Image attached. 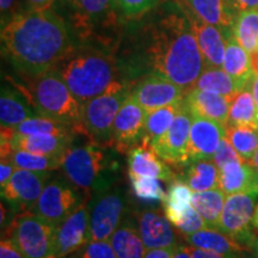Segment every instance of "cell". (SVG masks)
I'll return each instance as SVG.
<instances>
[{
    "label": "cell",
    "mask_w": 258,
    "mask_h": 258,
    "mask_svg": "<svg viewBox=\"0 0 258 258\" xmlns=\"http://www.w3.org/2000/svg\"><path fill=\"white\" fill-rule=\"evenodd\" d=\"M17 0H0V10H2V27L15 17V5Z\"/></svg>",
    "instance_id": "obj_46"
},
{
    "label": "cell",
    "mask_w": 258,
    "mask_h": 258,
    "mask_svg": "<svg viewBox=\"0 0 258 258\" xmlns=\"http://www.w3.org/2000/svg\"><path fill=\"white\" fill-rule=\"evenodd\" d=\"M258 192H237L227 195L218 230L249 251L258 238L253 228V214Z\"/></svg>",
    "instance_id": "obj_8"
},
{
    "label": "cell",
    "mask_w": 258,
    "mask_h": 258,
    "mask_svg": "<svg viewBox=\"0 0 258 258\" xmlns=\"http://www.w3.org/2000/svg\"><path fill=\"white\" fill-rule=\"evenodd\" d=\"M14 131L22 135H77L76 131L70 125L50 120V118L42 117V116L25 120L17 127H15Z\"/></svg>",
    "instance_id": "obj_38"
},
{
    "label": "cell",
    "mask_w": 258,
    "mask_h": 258,
    "mask_svg": "<svg viewBox=\"0 0 258 258\" xmlns=\"http://www.w3.org/2000/svg\"><path fill=\"white\" fill-rule=\"evenodd\" d=\"M233 34L247 53L258 51V9L241 12L235 18Z\"/></svg>",
    "instance_id": "obj_36"
},
{
    "label": "cell",
    "mask_w": 258,
    "mask_h": 258,
    "mask_svg": "<svg viewBox=\"0 0 258 258\" xmlns=\"http://www.w3.org/2000/svg\"><path fill=\"white\" fill-rule=\"evenodd\" d=\"M21 90L42 117L61 122L88 137L83 125V105L77 101L57 71L50 70L35 77H22V83L8 79Z\"/></svg>",
    "instance_id": "obj_3"
},
{
    "label": "cell",
    "mask_w": 258,
    "mask_h": 258,
    "mask_svg": "<svg viewBox=\"0 0 258 258\" xmlns=\"http://www.w3.org/2000/svg\"><path fill=\"white\" fill-rule=\"evenodd\" d=\"M222 70L235 80L240 91L250 86L253 78L250 54L240 46L234 36L228 38L226 43Z\"/></svg>",
    "instance_id": "obj_26"
},
{
    "label": "cell",
    "mask_w": 258,
    "mask_h": 258,
    "mask_svg": "<svg viewBox=\"0 0 258 258\" xmlns=\"http://www.w3.org/2000/svg\"><path fill=\"white\" fill-rule=\"evenodd\" d=\"M90 240L89 207L88 202H84L57 227L55 257L62 258L77 252Z\"/></svg>",
    "instance_id": "obj_15"
},
{
    "label": "cell",
    "mask_w": 258,
    "mask_h": 258,
    "mask_svg": "<svg viewBox=\"0 0 258 258\" xmlns=\"http://www.w3.org/2000/svg\"><path fill=\"white\" fill-rule=\"evenodd\" d=\"M227 124L258 127V110L250 88L243 90L232 99Z\"/></svg>",
    "instance_id": "obj_35"
},
{
    "label": "cell",
    "mask_w": 258,
    "mask_h": 258,
    "mask_svg": "<svg viewBox=\"0 0 258 258\" xmlns=\"http://www.w3.org/2000/svg\"><path fill=\"white\" fill-rule=\"evenodd\" d=\"M173 227L165 215L156 211H145L138 218V230L146 250L176 247L178 241Z\"/></svg>",
    "instance_id": "obj_20"
},
{
    "label": "cell",
    "mask_w": 258,
    "mask_h": 258,
    "mask_svg": "<svg viewBox=\"0 0 258 258\" xmlns=\"http://www.w3.org/2000/svg\"><path fill=\"white\" fill-rule=\"evenodd\" d=\"M132 190L134 195L145 203H163L166 199V192L159 179L154 177L129 176Z\"/></svg>",
    "instance_id": "obj_39"
},
{
    "label": "cell",
    "mask_w": 258,
    "mask_h": 258,
    "mask_svg": "<svg viewBox=\"0 0 258 258\" xmlns=\"http://www.w3.org/2000/svg\"><path fill=\"white\" fill-rule=\"evenodd\" d=\"M225 137L239 157L246 163H251L258 148V127L251 125H226Z\"/></svg>",
    "instance_id": "obj_34"
},
{
    "label": "cell",
    "mask_w": 258,
    "mask_h": 258,
    "mask_svg": "<svg viewBox=\"0 0 258 258\" xmlns=\"http://www.w3.org/2000/svg\"><path fill=\"white\" fill-rule=\"evenodd\" d=\"M225 134L226 128L224 124L208 118L192 116L188 146V163L213 160Z\"/></svg>",
    "instance_id": "obj_17"
},
{
    "label": "cell",
    "mask_w": 258,
    "mask_h": 258,
    "mask_svg": "<svg viewBox=\"0 0 258 258\" xmlns=\"http://www.w3.org/2000/svg\"><path fill=\"white\" fill-rule=\"evenodd\" d=\"M182 102L163 106V108L147 112L143 144L151 146V145L159 141L166 134V132L169 131L173 121H175L176 115L178 114Z\"/></svg>",
    "instance_id": "obj_32"
},
{
    "label": "cell",
    "mask_w": 258,
    "mask_h": 258,
    "mask_svg": "<svg viewBox=\"0 0 258 258\" xmlns=\"http://www.w3.org/2000/svg\"><path fill=\"white\" fill-rule=\"evenodd\" d=\"M189 246L219 254H243L246 251L237 241L215 228H203L195 233L185 235Z\"/></svg>",
    "instance_id": "obj_27"
},
{
    "label": "cell",
    "mask_w": 258,
    "mask_h": 258,
    "mask_svg": "<svg viewBox=\"0 0 258 258\" xmlns=\"http://www.w3.org/2000/svg\"><path fill=\"white\" fill-rule=\"evenodd\" d=\"M232 99L203 90L192 89L184 97V103L192 116L217 121L226 127Z\"/></svg>",
    "instance_id": "obj_22"
},
{
    "label": "cell",
    "mask_w": 258,
    "mask_h": 258,
    "mask_svg": "<svg viewBox=\"0 0 258 258\" xmlns=\"http://www.w3.org/2000/svg\"><path fill=\"white\" fill-rule=\"evenodd\" d=\"M192 190L184 180L176 178L169 184L166 199L163 202L164 215L175 226H178L185 218L190 206H191Z\"/></svg>",
    "instance_id": "obj_29"
},
{
    "label": "cell",
    "mask_w": 258,
    "mask_h": 258,
    "mask_svg": "<svg viewBox=\"0 0 258 258\" xmlns=\"http://www.w3.org/2000/svg\"><path fill=\"white\" fill-rule=\"evenodd\" d=\"M186 6L206 23L214 25L222 32L226 41L233 37L235 17L231 14L225 0H183Z\"/></svg>",
    "instance_id": "obj_25"
},
{
    "label": "cell",
    "mask_w": 258,
    "mask_h": 258,
    "mask_svg": "<svg viewBox=\"0 0 258 258\" xmlns=\"http://www.w3.org/2000/svg\"><path fill=\"white\" fill-rule=\"evenodd\" d=\"M76 135H22L16 133L14 128L2 127V138L8 139L14 150L42 154L50 157H63L72 146Z\"/></svg>",
    "instance_id": "obj_18"
},
{
    "label": "cell",
    "mask_w": 258,
    "mask_h": 258,
    "mask_svg": "<svg viewBox=\"0 0 258 258\" xmlns=\"http://www.w3.org/2000/svg\"><path fill=\"white\" fill-rule=\"evenodd\" d=\"M91 140L80 146H71L61 163L63 176L85 194L112 188L120 165L106 148Z\"/></svg>",
    "instance_id": "obj_5"
},
{
    "label": "cell",
    "mask_w": 258,
    "mask_h": 258,
    "mask_svg": "<svg viewBox=\"0 0 258 258\" xmlns=\"http://www.w3.org/2000/svg\"><path fill=\"white\" fill-rule=\"evenodd\" d=\"M249 88L251 90V93H252L254 103H256L257 110H258V76H254L253 74V78L251 80Z\"/></svg>",
    "instance_id": "obj_52"
},
{
    "label": "cell",
    "mask_w": 258,
    "mask_h": 258,
    "mask_svg": "<svg viewBox=\"0 0 258 258\" xmlns=\"http://www.w3.org/2000/svg\"><path fill=\"white\" fill-rule=\"evenodd\" d=\"M249 252L251 253V258H258V238L253 243L252 246L250 247Z\"/></svg>",
    "instance_id": "obj_54"
},
{
    "label": "cell",
    "mask_w": 258,
    "mask_h": 258,
    "mask_svg": "<svg viewBox=\"0 0 258 258\" xmlns=\"http://www.w3.org/2000/svg\"><path fill=\"white\" fill-rule=\"evenodd\" d=\"M146 115L143 106L129 96L115 117L111 146H115L118 152L128 153L131 148L143 144Z\"/></svg>",
    "instance_id": "obj_12"
},
{
    "label": "cell",
    "mask_w": 258,
    "mask_h": 258,
    "mask_svg": "<svg viewBox=\"0 0 258 258\" xmlns=\"http://www.w3.org/2000/svg\"><path fill=\"white\" fill-rule=\"evenodd\" d=\"M77 258H117L109 240H91L77 251Z\"/></svg>",
    "instance_id": "obj_41"
},
{
    "label": "cell",
    "mask_w": 258,
    "mask_h": 258,
    "mask_svg": "<svg viewBox=\"0 0 258 258\" xmlns=\"http://www.w3.org/2000/svg\"><path fill=\"white\" fill-rule=\"evenodd\" d=\"M57 226L31 212L17 215L6 228L5 237L15 241L24 258H56Z\"/></svg>",
    "instance_id": "obj_7"
},
{
    "label": "cell",
    "mask_w": 258,
    "mask_h": 258,
    "mask_svg": "<svg viewBox=\"0 0 258 258\" xmlns=\"http://www.w3.org/2000/svg\"><path fill=\"white\" fill-rule=\"evenodd\" d=\"M80 104L105 91L115 82V61L93 48H73L55 67Z\"/></svg>",
    "instance_id": "obj_4"
},
{
    "label": "cell",
    "mask_w": 258,
    "mask_h": 258,
    "mask_svg": "<svg viewBox=\"0 0 258 258\" xmlns=\"http://www.w3.org/2000/svg\"><path fill=\"white\" fill-rule=\"evenodd\" d=\"M172 258H192L191 250H190L189 245L178 244L173 250Z\"/></svg>",
    "instance_id": "obj_51"
},
{
    "label": "cell",
    "mask_w": 258,
    "mask_h": 258,
    "mask_svg": "<svg viewBox=\"0 0 258 258\" xmlns=\"http://www.w3.org/2000/svg\"><path fill=\"white\" fill-rule=\"evenodd\" d=\"M74 27L83 35H91L101 29L116 25L114 0H72Z\"/></svg>",
    "instance_id": "obj_16"
},
{
    "label": "cell",
    "mask_w": 258,
    "mask_h": 258,
    "mask_svg": "<svg viewBox=\"0 0 258 258\" xmlns=\"http://www.w3.org/2000/svg\"><path fill=\"white\" fill-rule=\"evenodd\" d=\"M5 160H10L17 166V169H25L32 171H54L61 169L62 157L42 156L27 152V151L14 150Z\"/></svg>",
    "instance_id": "obj_37"
},
{
    "label": "cell",
    "mask_w": 258,
    "mask_h": 258,
    "mask_svg": "<svg viewBox=\"0 0 258 258\" xmlns=\"http://www.w3.org/2000/svg\"><path fill=\"white\" fill-rule=\"evenodd\" d=\"M225 3L235 18L241 12L258 9V0H225Z\"/></svg>",
    "instance_id": "obj_44"
},
{
    "label": "cell",
    "mask_w": 258,
    "mask_h": 258,
    "mask_svg": "<svg viewBox=\"0 0 258 258\" xmlns=\"http://www.w3.org/2000/svg\"><path fill=\"white\" fill-rule=\"evenodd\" d=\"M16 170H17V166L12 161L2 160V164H0V186H4L9 182Z\"/></svg>",
    "instance_id": "obj_47"
},
{
    "label": "cell",
    "mask_w": 258,
    "mask_h": 258,
    "mask_svg": "<svg viewBox=\"0 0 258 258\" xmlns=\"http://www.w3.org/2000/svg\"><path fill=\"white\" fill-rule=\"evenodd\" d=\"M128 176L154 177L170 183L176 179L175 172L147 145L141 144L128 151Z\"/></svg>",
    "instance_id": "obj_21"
},
{
    "label": "cell",
    "mask_w": 258,
    "mask_h": 258,
    "mask_svg": "<svg viewBox=\"0 0 258 258\" xmlns=\"http://www.w3.org/2000/svg\"><path fill=\"white\" fill-rule=\"evenodd\" d=\"M192 115L183 99L178 114L166 134L148 146L158 157L170 165L184 166L188 163V146Z\"/></svg>",
    "instance_id": "obj_11"
},
{
    "label": "cell",
    "mask_w": 258,
    "mask_h": 258,
    "mask_svg": "<svg viewBox=\"0 0 258 258\" xmlns=\"http://www.w3.org/2000/svg\"><path fill=\"white\" fill-rule=\"evenodd\" d=\"M183 167L180 179L184 180L192 192L219 188L220 169L213 160L190 161Z\"/></svg>",
    "instance_id": "obj_28"
},
{
    "label": "cell",
    "mask_w": 258,
    "mask_h": 258,
    "mask_svg": "<svg viewBox=\"0 0 258 258\" xmlns=\"http://www.w3.org/2000/svg\"><path fill=\"white\" fill-rule=\"evenodd\" d=\"M251 59V67H252V72L254 76H258V51L250 54Z\"/></svg>",
    "instance_id": "obj_53"
},
{
    "label": "cell",
    "mask_w": 258,
    "mask_h": 258,
    "mask_svg": "<svg viewBox=\"0 0 258 258\" xmlns=\"http://www.w3.org/2000/svg\"><path fill=\"white\" fill-rule=\"evenodd\" d=\"M194 89L203 90L218 95L228 97L233 99L238 93L241 92L235 80L222 69H205Z\"/></svg>",
    "instance_id": "obj_33"
},
{
    "label": "cell",
    "mask_w": 258,
    "mask_h": 258,
    "mask_svg": "<svg viewBox=\"0 0 258 258\" xmlns=\"http://www.w3.org/2000/svg\"><path fill=\"white\" fill-rule=\"evenodd\" d=\"M226 195L258 192V172L246 161H232L220 169V184Z\"/></svg>",
    "instance_id": "obj_24"
},
{
    "label": "cell",
    "mask_w": 258,
    "mask_h": 258,
    "mask_svg": "<svg viewBox=\"0 0 258 258\" xmlns=\"http://www.w3.org/2000/svg\"><path fill=\"white\" fill-rule=\"evenodd\" d=\"M240 160L243 159H241L239 154L237 153V151L234 150L230 141H228L225 137L221 140L220 145H219L217 152L214 154V158H213V161L217 164L219 169H221V167H224L226 164L232 163V161H240Z\"/></svg>",
    "instance_id": "obj_43"
},
{
    "label": "cell",
    "mask_w": 258,
    "mask_h": 258,
    "mask_svg": "<svg viewBox=\"0 0 258 258\" xmlns=\"http://www.w3.org/2000/svg\"><path fill=\"white\" fill-rule=\"evenodd\" d=\"M109 241L117 258H144L146 252L139 230L129 221L122 222Z\"/></svg>",
    "instance_id": "obj_30"
},
{
    "label": "cell",
    "mask_w": 258,
    "mask_h": 258,
    "mask_svg": "<svg viewBox=\"0 0 258 258\" xmlns=\"http://www.w3.org/2000/svg\"><path fill=\"white\" fill-rule=\"evenodd\" d=\"M158 0H114L115 8L125 18H140L150 11Z\"/></svg>",
    "instance_id": "obj_40"
},
{
    "label": "cell",
    "mask_w": 258,
    "mask_h": 258,
    "mask_svg": "<svg viewBox=\"0 0 258 258\" xmlns=\"http://www.w3.org/2000/svg\"><path fill=\"white\" fill-rule=\"evenodd\" d=\"M185 91L160 74L151 72L132 89L131 96L146 112L176 104L184 99Z\"/></svg>",
    "instance_id": "obj_14"
},
{
    "label": "cell",
    "mask_w": 258,
    "mask_h": 258,
    "mask_svg": "<svg viewBox=\"0 0 258 258\" xmlns=\"http://www.w3.org/2000/svg\"><path fill=\"white\" fill-rule=\"evenodd\" d=\"M203 228H208L207 224L203 220L201 215L199 214V212L194 208V206H190L188 213H186L185 218L183 219V221L177 226L176 230L178 231V233L183 237L185 235L192 234L195 232L201 231Z\"/></svg>",
    "instance_id": "obj_42"
},
{
    "label": "cell",
    "mask_w": 258,
    "mask_h": 258,
    "mask_svg": "<svg viewBox=\"0 0 258 258\" xmlns=\"http://www.w3.org/2000/svg\"><path fill=\"white\" fill-rule=\"evenodd\" d=\"M55 0H24V11H42L48 10Z\"/></svg>",
    "instance_id": "obj_49"
},
{
    "label": "cell",
    "mask_w": 258,
    "mask_h": 258,
    "mask_svg": "<svg viewBox=\"0 0 258 258\" xmlns=\"http://www.w3.org/2000/svg\"><path fill=\"white\" fill-rule=\"evenodd\" d=\"M36 116L40 115L32 108L27 97L17 86L12 83L11 85H3L2 96H0L2 127L15 128L25 120L36 117Z\"/></svg>",
    "instance_id": "obj_23"
},
{
    "label": "cell",
    "mask_w": 258,
    "mask_h": 258,
    "mask_svg": "<svg viewBox=\"0 0 258 258\" xmlns=\"http://www.w3.org/2000/svg\"><path fill=\"white\" fill-rule=\"evenodd\" d=\"M131 92V86L115 80L104 92L83 104V125L88 138L111 146L115 117Z\"/></svg>",
    "instance_id": "obj_6"
},
{
    "label": "cell",
    "mask_w": 258,
    "mask_h": 258,
    "mask_svg": "<svg viewBox=\"0 0 258 258\" xmlns=\"http://www.w3.org/2000/svg\"><path fill=\"white\" fill-rule=\"evenodd\" d=\"M51 178V171L17 169L9 182L2 186V198L22 211L28 212L36 203L44 186Z\"/></svg>",
    "instance_id": "obj_13"
},
{
    "label": "cell",
    "mask_w": 258,
    "mask_h": 258,
    "mask_svg": "<svg viewBox=\"0 0 258 258\" xmlns=\"http://www.w3.org/2000/svg\"><path fill=\"white\" fill-rule=\"evenodd\" d=\"M253 228L256 231V233L258 234V202L256 206V209H254V214H253Z\"/></svg>",
    "instance_id": "obj_55"
},
{
    "label": "cell",
    "mask_w": 258,
    "mask_h": 258,
    "mask_svg": "<svg viewBox=\"0 0 258 258\" xmlns=\"http://www.w3.org/2000/svg\"><path fill=\"white\" fill-rule=\"evenodd\" d=\"M148 59L153 73L177 84L185 93L191 91L205 70V62L186 16L171 14L156 24Z\"/></svg>",
    "instance_id": "obj_2"
},
{
    "label": "cell",
    "mask_w": 258,
    "mask_h": 258,
    "mask_svg": "<svg viewBox=\"0 0 258 258\" xmlns=\"http://www.w3.org/2000/svg\"><path fill=\"white\" fill-rule=\"evenodd\" d=\"M173 250H175V247L146 250L144 258H172Z\"/></svg>",
    "instance_id": "obj_50"
},
{
    "label": "cell",
    "mask_w": 258,
    "mask_h": 258,
    "mask_svg": "<svg viewBox=\"0 0 258 258\" xmlns=\"http://www.w3.org/2000/svg\"><path fill=\"white\" fill-rule=\"evenodd\" d=\"M192 258H243V254H219L190 246Z\"/></svg>",
    "instance_id": "obj_48"
},
{
    "label": "cell",
    "mask_w": 258,
    "mask_h": 258,
    "mask_svg": "<svg viewBox=\"0 0 258 258\" xmlns=\"http://www.w3.org/2000/svg\"><path fill=\"white\" fill-rule=\"evenodd\" d=\"M88 207L91 240H109L127 212V195L120 186H112L92 194Z\"/></svg>",
    "instance_id": "obj_9"
},
{
    "label": "cell",
    "mask_w": 258,
    "mask_h": 258,
    "mask_svg": "<svg viewBox=\"0 0 258 258\" xmlns=\"http://www.w3.org/2000/svg\"><path fill=\"white\" fill-rule=\"evenodd\" d=\"M250 164L254 167V170H256L257 172H258V148H257L256 153H254V156H253V158H252V161H251Z\"/></svg>",
    "instance_id": "obj_56"
},
{
    "label": "cell",
    "mask_w": 258,
    "mask_h": 258,
    "mask_svg": "<svg viewBox=\"0 0 258 258\" xmlns=\"http://www.w3.org/2000/svg\"><path fill=\"white\" fill-rule=\"evenodd\" d=\"M83 192L64 176L55 177L47 183L36 203L28 212L35 213L59 227L79 206L86 202Z\"/></svg>",
    "instance_id": "obj_10"
},
{
    "label": "cell",
    "mask_w": 258,
    "mask_h": 258,
    "mask_svg": "<svg viewBox=\"0 0 258 258\" xmlns=\"http://www.w3.org/2000/svg\"><path fill=\"white\" fill-rule=\"evenodd\" d=\"M0 258H24L15 241L8 237L2 238L0 243Z\"/></svg>",
    "instance_id": "obj_45"
},
{
    "label": "cell",
    "mask_w": 258,
    "mask_h": 258,
    "mask_svg": "<svg viewBox=\"0 0 258 258\" xmlns=\"http://www.w3.org/2000/svg\"><path fill=\"white\" fill-rule=\"evenodd\" d=\"M226 198L227 195L220 188L192 192L191 205L207 224L208 228L218 230Z\"/></svg>",
    "instance_id": "obj_31"
},
{
    "label": "cell",
    "mask_w": 258,
    "mask_h": 258,
    "mask_svg": "<svg viewBox=\"0 0 258 258\" xmlns=\"http://www.w3.org/2000/svg\"><path fill=\"white\" fill-rule=\"evenodd\" d=\"M184 10L201 50L205 69H222L227 43L222 32L214 25L202 21L188 6Z\"/></svg>",
    "instance_id": "obj_19"
},
{
    "label": "cell",
    "mask_w": 258,
    "mask_h": 258,
    "mask_svg": "<svg viewBox=\"0 0 258 258\" xmlns=\"http://www.w3.org/2000/svg\"><path fill=\"white\" fill-rule=\"evenodd\" d=\"M72 49L66 23L49 9L21 12L2 27L3 55L21 77L54 70Z\"/></svg>",
    "instance_id": "obj_1"
}]
</instances>
